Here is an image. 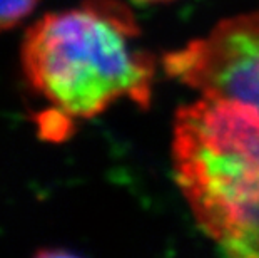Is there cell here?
<instances>
[{
    "label": "cell",
    "mask_w": 259,
    "mask_h": 258,
    "mask_svg": "<svg viewBox=\"0 0 259 258\" xmlns=\"http://www.w3.org/2000/svg\"><path fill=\"white\" fill-rule=\"evenodd\" d=\"M139 37V24L119 0H85L27 30L22 64L49 106L38 119L49 139H65L77 121L96 118L120 99L151 104L156 59Z\"/></svg>",
    "instance_id": "cell-1"
},
{
    "label": "cell",
    "mask_w": 259,
    "mask_h": 258,
    "mask_svg": "<svg viewBox=\"0 0 259 258\" xmlns=\"http://www.w3.org/2000/svg\"><path fill=\"white\" fill-rule=\"evenodd\" d=\"M172 171L219 258H259V109L218 96L179 107Z\"/></svg>",
    "instance_id": "cell-2"
},
{
    "label": "cell",
    "mask_w": 259,
    "mask_h": 258,
    "mask_svg": "<svg viewBox=\"0 0 259 258\" xmlns=\"http://www.w3.org/2000/svg\"><path fill=\"white\" fill-rule=\"evenodd\" d=\"M170 79L204 96L259 109V7L218 22L206 35L162 57Z\"/></svg>",
    "instance_id": "cell-3"
},
{
    "label": "cell",
    "mask_w": 259,
    "mask_h": 258,
    "mask_svg": "<svg viewBox=\"0 0 259 258\" xmlns=\"http://www.w3.org/2000/svg\"><path fill=\"white\" fill-rule=\"evenodd\" d=\"M38 0H0V30L12 29L34 12Z\"/></svg>",
    "instance_id": "cell-4"
},
{
    "label": "cell",
    "mask_w": 259,
    "mask_h": 258,
    "mask_svg": "<svg viewBox=\"0 0 259 258\" xmlns=\"http://www.w3.org/2000/svg\"><path fill=\"white\" fill-rule=\"evenodd\" d=\"M34 258H80V256L75 253H70L67 250L49 248V250H40Z\"/></svg>",
    "instance_id": "cell-5"
},
{
    "label": "cell",
    "mask_w": 259,
    "mask_h": 258,
    "mask_svg": "<svg viewBox=\"0 0 259 258\" xmlns=\"http://www.w3.org/2000/svg\"><path fill=\"white\" fill-rule=\"evenodd\" d=\"M136 2H141V4H164V2H170V0H136Z\"/></svg>",
    "instance_id": "cell-6"
}]
</instances>
